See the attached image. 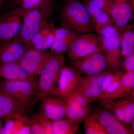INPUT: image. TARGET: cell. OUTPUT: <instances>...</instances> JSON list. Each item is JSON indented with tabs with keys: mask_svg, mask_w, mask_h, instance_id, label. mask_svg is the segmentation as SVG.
Listing matches in <instances>:
<instances>
[{
	"mask_svg": "<svg viewBox=\"0 0 134 134\" xmlns=\"http://www.w3.org/2000/svg\"><path fill=\"white\" fill-rule=\"evenodd\" d=\"M108 134H126L130 133L122 122L118 120L105 128Z\"/></svg>",
	"mask_w": 134,
	"mask_h": 134,
	"instance_id": "32",
	"label": "cell"
},
{
	"mask_svg": "<svg viewBox=\"0 0 134 134\" xmlns=\"http://www.w3.org/2000/svg\"><path fill=\"white\" fill-rule=\"evenodd\" d=\"M124 74L121 70H108L103 81L102 94L110 85L121 79Z\"/></svg>",
	"mask_w": 134,
	"mask_h": 134,
	"instance_id": "30",
	"label": "cell"
},
{
	"mask_svg": "<svg viewBox=\"0 0 134 134\" xmlns=\"http://www.w3.org/2000/svg\"><path fill=\"white\" fill-rule=\"evenodd\" d=\"M28 118L27 115H19L6 120L1 134H16L18 130L27 122Z\"/></svg>",
	"mask_w": 134,
	"mask_h": 134,
	"instance_id": "25",
	"label": "cell"
},
{
	"mask_svg": "<svg viewBox=\"0 0 134 134\" xmlns=\"http://www.w3.org/2000/svg\"><path fill=\"white\" fill-rule=\"evenodd\" d=\"M101 105L110 110L114 114L117 119L124 123V111L121 99L114 100L100 101Z\"/></svg>",
	"mask_w": 134,
	"mask_h": 134,
	"instance_id": "27",
	"label": "cell"
},
{
	"mask_svg": "<svg viewBox=\"0 0 134 134\" xmlns=\"http://www.w3.org/2000/svg\"><path fill=\"white\" fill-rule=\"evenodd\" d=\"M132 12H133V19L134 20V0H130Z\"/></svg>",
	"mask_w": 134,
	"mask_h": 134,
	"instance_id": "37",
	"label": "cell"
},
{
	"mask_svg": "<svg viewBox=\"0 0 134 134\" xmlns=\"http://www.w3.org/2000/svg\"><path fill=\"white\" fill-rule=\"evenodd\" d=\"M3 127L2 125L1 122H0V134H1L2 132Z\"/></svg>",
	"mask_w": 134,
	"mask_h": 134,
	"instance_id": "38",
	"label": "cell"
},
{
	"mask_svg": "<svg viewBox=\"0 0 134 134\" xmlns=\"http://www.w3.org/2000/svg\"><path fill=\"white\" fill-rule=\"evenodd\" d=\"M55 29L53 22H48L31 39L28 44L29 48L47 50L51 48L54 40Z\"/></svg>",
	"mask_w": 134,
	"mask_h": 134,
	"instance_id": "19",
	"label": "cell"
},
{
	"mask_svg": "<svg viewBox=\"0 0 134 134\" xmlns=\"http://www.w3.org/2000/svg\"><path fill=\"white\" fill-rule=\"evenodd\" d=\"M98 7L110 16L112 8L113 0H91Z\"/></svg>",
	"mask_w": 134,
	"mask_h": 134,
	"instance_id": "33",
	"label": "cell"
},
{
	"mask_svg": "<svg viewBox=\"0 0 134 134\" xmlns=\"http://www.w3.org/2000/svg\"><path fill=\"white\" fill-rule=\"evenodd\" d=\"M80 34L63 26L56 28L50 52L53 55L65 54Z\"/></svg>",
	"mask_w": 134,
	"mask_h": 134,
	"instance_id": "16",
	"label": "cell"
},
{
	"mask_svg": "<svg viewBox=\"0 0 134 134\" xmlns=\"http://www.w3.org/2000/svg\"><path fill=\"white\" fill-rule=\"evenodd\" d=\"M37 81H10L3 79L0 87L15 100L24 105L33 107L39 100Z\"/></svg>",
	"mask_w": 134,
	"mask_h": 134,
	"instance_id": "5",
	"label": "cell"
},
{
	"mask_svg": "<svg viewBox=\"0 0 134 134\" xmlns=\"http://www.w3.org/2000/svg\"><path fill=\"white\" fill-rule=\"evenodd\" d=\"M134 89V70L127 71L121 77L118 88L109 96L108 99L114 100L123 97Z\"/></svg>",
	"mask_w": 134,
	"mask_h": 134,
	"instance_id": "22",
	"label": "cell"
},
{
	"mask_svg": "<svg viewBox=\"0 0 134 134\" xmlns=\"http://www.w3.org/2000/svg\"><path fill=\"white\" fill-rule=\"evenodd\" d=\"M48 0H15L14 9H17L24 14L26 12L41 7Z\"/></svg>",
	"mask_w": 134,
	"mask_h": 134,
	"instance_id": "28",
	"label": "cell"
},
{
	"mask_svg": "<svg viewBox=\"0 0 134 134\" xmlns=\"http://www.w3.org/2000/svg\"><path fill=\"white\" fill-rule=\"evenodd\" d=\"M82 77L72 66L65 65L57 82V96L64 98L68 96L77 88Z\"/></svg>",
	"mask_w": 134,
	"mask_h": 134,
	"instance_id": "11",
	"label": "cell"
},
{
	"mask_svg": "<svg viewBox=\"0 0 134 134\" xmlns=\"http://www.w3.org/2000/svg\"><path fill=\"white\" fill-rule=\"evenodd\" d=\"M83 3L87 9L96 33L99 34L106 27L114 25L110 15L97 7L91 0H84Z\"/></svg>",
	"mask_w": 134,
	"mask_h": 134,
	"instance_id": "18",
	"label": "cell"
},
{
	"mask_svg": "<svg viewBox=\"0 0 134 134\" xmlns=\"http://www.w3.org/2000/svg\"><path fill=\"white\" fill-rule=\"evenodd\" d=\"M39 100V111L53 121L66 117L64 98L53 94H48L41 96Z\"/></svg>",
	"mask_w": 134,
	"mask_h": 134,
	"instance_id": "13",
	"label": "cell"
},
{
	"mask_svg": "<svg viewBox=\"0 0 134 134\" xmlns=\"http://www.w3.org/2000/svg\"><path fill=\"white\" fill-rule=\"evenodd\" d=\"M103 52L108 70H121L124 60L119 31L114 25L105 28L100 34Z\"/></svg>",
	"mask_w": 134,
	"mask_h": 134,
	"instance_id": "3",
	"label": "cell"
},
{
	"mask_svg": "<svg viewBox=\"0 0 134 134\" xmlns=\"http://www.w3.org/2000/svg\"><path fill=\"white\" fill-rule=\"evenodd\" d=\"M79 124L67 117L53 121V134H75L79 129Z\"/></svg>",
	"mask_w": 134,
	"mask_h": 134,
	"instance_id": "23",
	"label": "cell"
},
{
	"mask_svg": "<svg viewBox=\"0 0 134 134\" xmlns=\"http://www.w3.org/2000/svg\"><path fill=\"white\" fill-rule=\"evenodd\" d=\"M29 49L27 44L18 37L0 41V64L17 62Z\"/></svg>",
	"mask_w": 134,
	"mask_h": 134,
	"instance_id": "12",
	"label": "cell"
},
{
	"mask_svg": "<svg viewBox=\"0 0 134 134\" xmlns=\"http://www.w3.org/2000/svg\"><path fill=\"white\" fill-rule=\"evenodd\" d=\"M132 130L134 133V120L133 121V122H132Z\"/></svg>",
	"mask_w": 134,
	"mask_h": 134,
	"instance_id": "39",
	"label": "cell"
},
{
	"mask_svg": "<svg viewBox=\"0 0 134 134\" xmlns=\"http://www.w3.org/2000/svg\"><path fill=\"white\" fill-rule=\"evenodd\" d=\"M107 71L82 77L80 86L83 94L89 104L100 100L103 91V81Z\"/></svg>",
	"mask_w": 134,
	"mask_h": 134,
	"instance_id": "15",
	"label": "cell"
},
{
	"mask_svg": "<svg viewBox=\"0 0 134 134\" xmlns=\"http://www.w3.org/2000/svg\"><path fill=\"white\" fill-rule=\"evenodd\" d=\"M24 16L16 8L0 15V41L12 39L19 36L23 24Z\"/></svg>",
	"mask_w": 134,
	"mask_h": 134,
	"instance_id": "10",
	"label": "cell"
},
{
	"mask_svg": "<svg viewBox=\"0 0 134 134\" xmlns=\"http://www.w3.org/2000/svg\"><path fill=\"white\" fill-rule=\"evenodd\" d=\"M32 117L41 125L46 131V134H53V121L47 117L40 111L36 113Z\"/></svg>",
	"mask_w": 134,
	"mask_h": 134,
	"instance_id": "29",
	"label": "cell"
},
{
	"mask_svg": "<svg viewBox=\"0 0 134 134\" xmlns=\"http://www.w3.org/2000/svg\"><path fill=\"white\" fill-rule=\"evenodd\" d=\"M124 111V123L129 124L134 118V102L130 99H121Z\"/></svg>",
	"mask_w": 134,
	"mask_h": 134,
	"instance_id": "31",
	"label": "cell"
},
{
	"mask_svg": "<svg viewBox=\"0 0 134 134\" xmlns=\"http://www.w3.org/2000/svg\"><path fill=\"white\" fill-rule=\"evenodd\" d=\"M110 16L118 30L128 25L133 19L130 0H113Z\"/></svg>",
	"mask_w": 134,
	"mask_h": 134,
	"instance_id": "17",
	"label": "cell"
},
{
	"mask_svg": "<svg viewBox=\"0 0 134 134\" xmlns=\"http://www.w3.org/2000/svg\"><path fill=\"white\" fill-rule=\"evenodd\" d=\"M53 55L47 50L30 48L16 62L30 74L37 77Z\"/></svg>",
	"mask_w": 134,
	"mask_h": 134,
	"instance_id": "9",
	"label": "cell"
},
{
	"mask_svg": "<svg viewBox=\"0 0 134 134\" xmlns=\"http://www.w3.org/2000/svg\"><path fill=\"white\" fill-rule=\"evenodd\" d=\"M92 113L105 128L119 120L111 111L103 107L101 108H95Z\"/></svg>",
	"mask_w": 134,
	"mask_h": 134,
	"instance_id": "26",
	"label": "cell"
},
{
	"mask_svg": "<svg viewBox=\"0 0 134 134\" xmlns=\"http://www.w3.org/2000/svg\"><path fill=\"white\" fill-rule=\"evenodd\" d=\"M71 66L82 75H94L108 70L103 50L70 62Z\"/></svg>",
	"mask_w": 134,
	"mask_h": 134,
	"instance_id": "8",
	"label": "cell"
},
{
	"mask_svg": "<svg viewBox=\"0 0 134 134\" xmlns=\"http://www.w3.org/2000/svg\"><path fill=\"white\" fill-rule=\"evenodd\" d=\"M102 49L99 35L94 32L81 33L72 43L68 56L72 62Z\"/></svg>",
	"mask_w": 134,
	"mask_h": 134,
	"instance_id": "6",
	"label": "cell"
},
{
	"mask_svg": "<svg viewBox=\"0 0 134 134\" xmlns=\"http://www.w3.org/2000/svg\"><path fill=\"white\" fill-rule=\"evenodd\" d=\"M0 77L10 81H38L37 77L30 74L17 62L0 64Z\"/></svg>",
	"mask_w": 134,
	"mask_h": 134,
	"instance_id": "20",
	"label": "cell"
},
{
	"mask_svg": "<svg viewBox=\"0 0 134 134\" xmlns=\"http://www.w3.org/2000/svg\"><path fill=\"white\" fill-rule=\"evenodd\" d=\"M32 108L20 104L0 87V120L27 115Z\"/></svg>",
	"mask_w": 134,
	"mask_h": 134,
	"instance_id": "14",
	"label": "cell"
},
{
	"mask_svg": "<svg viewBox=\"0 0 134 134\" xmlns=\"http://www.w3.org/2000/svg\"><path fill=\"white\" fill-rule=\"evenodd\" d=\"M80 83L72 93L64 98L66 117L79 125L91 110L83 94Z\"/></svg>",
	"mask_w": 134,
	"mask_h": 134,
	"instance_id": "7",
	"label": "cell"
},
{
	"mask_svg": "<svg viewBox=\"0 0 134 134\" xmlns=\"http://www.w3.org/2000/svg\"><path fill=\"white\" fill-rule=\"evenodd\" d=\"M83 120L85 134H108L105 128L96 119L92 112L86 115Z\"/></svg>",
	"mask_w": 134,
	"mask_h": 134,
	"instance_id": "24",
	"label": "cell"
},
{
	"mask_svg": "<svg viewBox=\"0 0 134 134\" xmlns=\"http://www.w3.org/2000/svg\"><path fill=\"white\" fill-rule=\"evenodd\" d=\"M60 19L62 26L77 32H95L86 7L79 2H70L65 4L61 10Z\"/></svg>",
	"mask_w": 134,
	"mask_h": 134,
	"instance_id": "1",
	"label": "cell"
},
{
	"mask_svg": "<svg viewBox=\"0 0 134 134\" xmlns=\"http://www.w3.org/2000/svg\"><path fill=\"white\" fill-rule=\"evenodd\" d=\"M118 31L124 59L134 51V24H129Z\"/></svg>",
	"mask_w": 134,
	"mask_h": 134,
	"instance_id": "21",
	"label": "cell"
},
{
	"mask_svg": "<svg viewBox=\"0 0 134 134\" xmlns=\"http://www.w3.org/2000/svg\"><path fill=\"white\" fill-rule=\"evenodd\" d=\"M65 65L64 54L53 55L43 69L37 82L39 98L48 94L57 96V84L62 69Z\"/></svg>",
	"mask_w": 134,
	"mask_h": 134,
	"instance_id": "4",
	"label": "cell"
},
{
	"mask_svg": "<svg viewBox=\"0 0 134 134\" xmlns=\"http://www.w3.org/2000/svg\"><path fill=\"white\" fill-rule=\"evenodd\" d=\"M123 67L127 71L134 70V51L130 55L124 58Z\"/></svg>",
	"mask_w": 134,
	"mask_h": 134,
	"instance_id": "36",
	"label": "cell"
},
{
	"mask_svg": "<svg viewBox=\"0 0 134 134\" xmlns=\"http://www.w3.org/2000/svg\"><path fill=\"white\" fill-rule=\"evenodd\" d=\"M15 0H0V15L14 9Z\"/></svg>",
	"mask_w": 134,
	"mask_h": 134,
	"instance_id": "35",
	"label": "cell"
},
{
	"mask_svg": "<svg viewBox=\"0 0 134 134\" xmlns=\"http://www.w3.org/2000/svg\"><path fill=\"white\" fill-rule=\"evenodd\" d=\"M28 123L30 127L31 134H46L44 129L32 117H29Z\"/></svg>",
	"mask_w": 134,
	"mask_h": 134,
	"instance_id": "34",
	"label": "cell"
},
{
	"mask_svg": "<svg viewBox=\"0 0 134 134\" xmlns=\"http://www.w3.org/2000/svg\"><path fill=\"white\" fill-rule=\"evenodd\" d=\"M54 10L53 1L48 0L41 7L25 13L23 28L18 37L28 46L34 36L49 22Z\"/></svg>",
	"mask_w": 134,
	"mask_h": 134,
	"instance_id": "2",
	"label": "cell"
}]
</instances>
